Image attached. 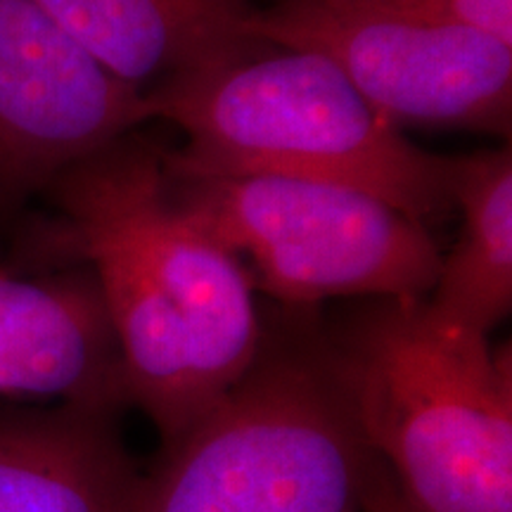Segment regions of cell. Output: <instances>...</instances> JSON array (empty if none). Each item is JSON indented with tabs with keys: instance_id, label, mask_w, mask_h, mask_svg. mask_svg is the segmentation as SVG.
<instances>
[{
	"instance_id": "9c48e42d",
	"label": "cell",
	"mask_w": 512,
	"mask_h": 512,
	"mask_svg": "<svg viewBox=\"0 0 512 512\" xmlns=\"http://www.w3.org/2000/svg\"><path fill=\"white\" fill-rule=\"evenodd\" d=\"M34 3L107 72L138 93L264 43L247 34V19L254 12L249 0Z\"/></svg>"
},
{
	"instance_id": "277c9868",
	"label": "cell",
	"mask_w": 512,
	"mask_h": 512,
	"mask_svg": "<svg viewBox=\"0 0 512 512\" xmlns=\"http://www.w3.org/2000/svg\"><path fill=\"white\" fill-rule=\"evenodd\" d=\"M375 456L325 342L266 335L247 375L164 446L133 512H366Z\"/></svg>"
},
{
	"instance_id": "8992f818",
	"label": "cell",
	"mask_w": 512,
	"mask_h": 512,
	"mask_svg": "<svg viewBox=\"0 0 512 512\" xmlns=\"http://www.w3.org/2000/svg\"><path fill=\"white\" fill-rule=\"evenodd\" d=\"M247 34L330 60L394 126L510 136L512 46L477 29L418 22L332 0L254 10Z\"/></svg>"
},
{
	"instance_id": "8fae6325",
	"label": "cell",
	"mask_w": 512,
	"mask_h": 512,
	"mask_svg": "<svg viewBox=\"0 0 512 512\" xmlns=\"http://www.w3.org/2000/svg\"><path fill=\"white\" fill-rule=\"evenodd\" d=\"M448 192L460 235L441 254L430 302L446 318L489 335L512 306V150L448 159Z\"/></svg>"
},
{
	"instance_id": "3957f363",
	"label": "cell",
	"mask_w": 512,
	"mask_h": 512,
	"mask_svg": "<svg viewBox=\"0 0 512 512\" xmlns=\"http://www.w3.org/2000/svg\"><path fill=\"white\" fill-rule=\"evenodd\" d=\"M363 439L415 512H512V361L422 299H377L325 342Z\"/></svg>"
},
{
	"instance_id": "7a4b0ae2",
	"label": "cell",
	"mask_w": 512,
	"mask_h": 512,
	"mask_svg": "<svg viewBox=\"0 0 512 512\" xmlns=\"http://www.w3.org/2000/svg\"><path fill=\"white\" fill-rule=\"evenodd\" d=\"M145 114L176 124L171 174H275L351 185L422 226L453 209L448 159L415 147L325 57L261 43L145 93Z\"/></svg>"
},
{
	"instance_id": "5b68a950",
	"label": "cell",
	"mask_w": 512,
	"mask_h": 512,
	"mask_svg": "<svg viewBox=\"0 0 512 512\" xmlns=\"http://www.w3.org/2000/svg\"><path fill=\"white\" fill-rule=\"evenodd\" d=\"M171 200L287 306L335 297L422 299L441 252L430 230L380 197L318 178L171 174Z\"/></svg>"
},
{
	"instance_id": "7c38bea8",
	"label": "cell",
	"mask_w": 512,
	"mask_h": 512,
	"mask_svg": "<svg viewBox=\"0 0 512 512\" xmlns=\"http://www.w3.org/2000/svg\"><path fill=\"white\" fill-rule=\"evenodd\" d=\"M384 15L467 27L512 46V0H332Z\"/></svg>"
},
{
	"instance_id": "ba28073f",
	"label": "cell",
	"mask_w": 512,
	"mask_h": 512,
	"mask_svg": "<svg viewBox=\"0 0 512 512\" xmlns=\"http://www.w3.org/2000/svg\"><path fill=\"white\" fill-rule=\"evenodd\" d=\"M0 394L119 413L128 401L110 313L91 271H0Z\"/></svg>"
},
{
	"instance_id": "4fadbf2b",
	"label": "cell",
	"mask_w": 512,
	"mask_h": 512,
	"mask_svg": "<svg viewBox=\"0 0 512 512\" xmlns=\"http://www.w3.org/2000/svg\"><path fill=\"white\" fill-rule=\"evenodd\" d=\"M366 512H415V510L406 503V498L401 496V491H394L392 484L382 477L373 498H370Z\"/></svg>"
},
{
	"instance_id": "6da1fadb",
	"label": "cell",
	"mask_w": 512,
	"mask_h": 512,
	"mask_svg": "<svg viewBox=\"0 0 512 512\" xmlns=\"http://www.w3.org/2000/svg\"><path fill=\"white\" fill-rule=\"evenodd\" d=\"M57 245L98 280L128 401L164 446L238 384L264 344L245 266L192 223L166 188L162 150L121 138L55 181Z\"/></svg>"
},
{
	"instance_id": "52a82bcc",
	"label": "cell",
	"mask_w": 512,
	"mask_h": 512,
	"mask_svg": "<svg viewBox=\"0 0 512 512\" xmlns=\"http://www.w3.org/2000/svg\"><path fill=\"white\" fill-rule=\"evenodd\" d=\"M145 121V95L34 0H0V192L55 183Z\"/></svg>"
},
{
	"instance_id": "30bf717a",
	"label": "cell",
	"mask_w": 512,
	"mask_h": 512,
	"mask_svg": "<svg viewBox=\"0 0 512 512\" xmlns=\"http://www.w3.org/2000/svg\"><path fill=\"white\" fill-rule=\"evenodd\" d=\"M114 415L62 406L0 418V512H133L143 475Z\"/></svg>"
}]
</instances>
